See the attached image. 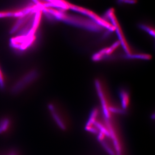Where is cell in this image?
<instances>
[{
  "label": "cell",
  "mask_w": 155,
  "mask_h": 155,
  "mask_svg": "<svg viewBox=\"0 0 155 155\" xmlns=\"http://www.w3.org/2000/svg\"><path fill=\"white\" fill-rule=\"evenodd\" d=\"M16 11H0V19L5 18H16Z\"/></svg>",
  "instance_id": "8"
},
{
  "label": "cell",
  "mask_w": 155,
  "mask_h": 155,
  "mask_svg": "<svg viewBox=\"0 0 155 155\" xmlns=\"http://www.w3.org/2000/svg\"><path fill=\"white\" fill-rule=\"evenodd\" d=\"M124 0H117V3L119 4H122Z\"/></svg>",
  "instance_id": "17"
},
{
  "label": "cell",
  "mask_w": 155,
  "mask_h": 155,
  "mask_svg": "<svg viewBox=\"0 0 155 155\" xmlns=\"http://www.w3.org/2000/svg\"><path fill=\"white\" fill-rule=\"evenodd\" d=\"M94 125L96 127V128L97 129H99L101 130V132H102L105 135L107 136V137H110V133L109 130H107L102 124H101L100 122H97V121L94 122Z\"/></svg>",
  "instance_id": "10"
},
{
  "label": "cell",
  "mask_w": 155,
  "mask_h": 155,
  "mask_svg": "<svg viewBox=\"0 0 155 155\" xmlns=\"http://www.w3.org/2000/svg\"><path fill=\"white\" fill-rule=\"evenodd\" d=\"M37 38L36 35L32 36H14L10 39V47L17 54H22L35 46Z\"/></svg>",
  "instance_id": "2"
},
{
  "label": "cell",
  "mask_w": 155,
  "mask_h": 155,
  "mask_svg": "<svg viewBox=\"0 0 155 155\" xmlns=\"http://www.w3.org/2000/svg\"><path fill=\"white\" fill-rule=\"evenodd\" d=\"M120 97H121V103H122V107L124 110H126L128 107L129 103V96L127 94V92L124 91H121L120 93Z\"/></svg>",
  "instance_id": "7"
},
{
  "label": "cell",
  "mask_w": 155,
  "mask_h": 155,
  "mask_svg": "<svg viewBox=\"0 0 155 155\" xmlns=\"http://www.w3.org/2000/svg\"><path fill=\"white\" fill-rule=\"evenodd\" d=\"M5 79L4 78V74H3L1 68H0V89H4L5 87Z\"/></svg>",
  "instance_id": "11"
},
{
  "label": "cell",
  "mask_w": 155,
  "mask_h": 155,
  "mask_svg": "<svg viewBox=\"0 0 155 155\" xmlns=\"http://www.w3.org/2000/svg\"><path fill=\"white\" fill-rule=\"evenodd\" d=\"M38 76L39 72L36 69H32L25 73L12 86L11 90L12 93L17 94L21 92L35 81Z\"/></svg>",
  "instance_id": "3"
},
{
  "label": "cell",
  "mask_w": 155,
  "mask_h": 155,
  "mask_svg": "<svg viewBox=\"0 0 155 155\" xmlns=\"http://www.w3.org/2000/svg\"><path fill=\"white\" fill-rule=\"evenodd\" d=\"M139 28H141L144 31L147 33H148L151 36L154 37L155 31L154 29L152 28L151 26L147 25V24L141 23L139 25Z\"/></svg>",
  "instance_id": "9"
},
{
  "label": "cell",
  "mask_w": 155,
  "mask_h": 155,
  "mask_svg": "<svg viewBox=\"0 0 155 155\" xmlns=\"http://www.w3.org/2000/svg\"><path fill=\"white\" fill-rule=\"evenodd\" d=\"M48 108L50 111V114L51 115L53 119L55 122L56 124L61 130H65L66 129V126L63 120L61 119V116L57 112L56 107L53 104H49L48 106Z\"/></svg>",
  "instance_id": "5"
},
{
  "label": "cell",
  "mask_w": 155,
  "mask_h": 155,
  "mask_svg": "<svg viewBox=\"0 0 155 155\" xmlns=\"http://www.w3.org/2000/svg\"><path fill=\"white\" fill-rule=\"evenodd\" d=\"M31 1L34 4L36 5L43 6L44 7V6L43 5L42 2L40 0H31Z\"/></svg>",
  "instance_id": "15"
},
{
  "label": "cell",
  "mask_w": 155,
  "mask_h": 155,
  "mask_svg": "<svg viewBox=\"0 0 155 155\" xmlns=\"http://www.w3.org/2000/svg\"><path fill=\"white\" fill-rule=\"evenodd\" d=\"M61 22L92 32H100L104 29L91 19L84 16L66 13Z\"/></svg>",
  "instance_id": "1"
},
{
  "label": "cell",
  "mask_w": 155,
  "mask_h": 155,
  "mask_svg": "<svg viewBox=\"0 0 155 155\" xmlns=\"http://www.w3.org/2000/svg\"><path fill=\"white\" fill-rule=\"evenodd\" d=\"M105 135L104 133H103L102 132H100L99 134L98 135V140L101 142L104 141V140L105 137Z\"/></svg>",
  "instance_id": "14"
},
{
  "label": "cell",
  "mask_w": 155,
  "mask_h": 155,
  "mask_svg": "<svg viewBox=\"0 0 155 155\" xmlns=\"http://www.w3.org/2000/svg\"><path fill=\"white\" fill-rule=\"evenodd\" d=\"M85 130L87 131H89L91 133L96 134L98 133V129L93 126H86L85 127Z\"/></svg>",
  "instance_id": "12"
},
{
  "label": "cell",
  "mask_w": 155,
  "mask_h": 155,
  "mask_svg": "<svg viewBox=\"0 0 155 155\" xmlns=\"http://www.w3.org/2000/svg\"><path fill=\"white\" fill-rule=\"evenodd\" d=\"M11 126V120L8 118L5 117L0 120V134L5 133Z\"/></svg>",
  "instance_id": "6"
},
{
  "label": "cell",
  "mask_w": 155,
  "mask_h": 155,
  "mask_svg": "<svg viewBox=\"0 0 155 155\" xmlns=\"http://www.w3.org/2000/svg\"><path fill=\"white\" fill-rule=\"evenodd\" d=\"M7 155H17V154L15 152H12L10 153Z\"/></svg>",
  "instance_id": "16"
},
{
  "label": "cell",
  "mask_w": 155,
  "mask_h": 155,
  "mask_svg": "<svg viewBox=\"0 0 155 155\" xmlns=\"http://www.w3.org/2000/svg\"><path fill=\"white\" fill-rule=\"evenodd\" d=\"M35 11L32 12L26 16L17 18V20L14 22V24L10 29V33L11 35L16 34L32 18Z\"/></svg>",
  "instance_id": "4"
},
{
  "label": "cell",
  "mask_w": 155,
  "mask_h": 155,
  "mask_svg": "<svg viewBox=\"0 0 155 155\" xmlns=\"http://www.w3.org/2000/svg\"><path fill=\"white\" fill-rule=\"evenodd\" d=\"M137 0H124L122 4H127V5H134L137 3Z\"/></svg>",
  "instance_id": "13"
}]
</instances>
